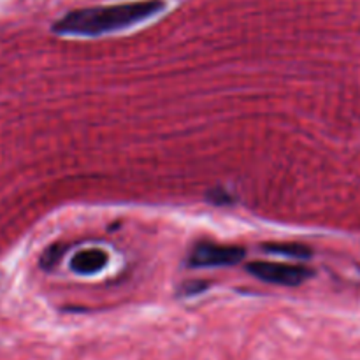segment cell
Instances as JSON below:
<instances>
[{
  "label": "cell",
  "instance_id": "obj_3",
  "mask_svg": "<svg viewBox=\"0 0 360 360\" xmlns=\"http://www.w3.org/2000/svg\"><path fill=\"white\" fill-rule=\"evenodd\" d=\"M246 252L241 246L220 245L213 241L197 243L188 255V266L192 267H229L245 259Z\"/></svg>",
  "mask_w": 360,
  "mask_h": 360
},
{
  "label": "cell",
  "instance_id": "obj_5",
  "mask_svg": "<svg viewBox=\"0 0 360 360\" xmlns=\"http://www.w3.org/2000/svg\"><path fill=\"white\" fill-rule=\"evenodd\" d=\"M267 253H276V255H285L292 257V259L297 260H306L313 255L311 248L304 245H299V243H267L262 246Z\"/></svg>",
  "mask_w": 360,
  "mask_h": 360
},
{
  "label": "cell",
  "instance_id": "obj_1",
  "mask_svg": "<svg viewBox=\"0 0 360 360\" xmlns=\"http://www.w3.org/2000/svg\"><path fill=\"white\" fill-rule=\"evenodd\" d=\"M164 0H136V2L115 4V6L76 9L60 18L53 25V32L58 35L95 37L146 21L148 18L164 11Z\"/></svg>",
  "mask_w": 360,
  "mask_h": 360
},
{
  "label": "cell",
  "instance_id": "obj_4",
  "mask_svg": "<svg viewBox=\"0 0 360 360\" xmlns=\"http://www.w3.org/2000/svg\"><path fill=\"white\" fill-rule=\"evenodd\" d=\"M108 253L104 250L98 248H88L81 250L76 255L70 259V269L76 274L81 276H91V274H97L108 266Z\"/></svg>",
  "mask_w": 360,
  "mask_h": 360
},
{
  "label": "cell",
  "instance_id": "obj_2",
  "mask_svg": "<svg viewBox=\"0 0 360 360\" xmlns=\"http://www.w3.org/2000/svg\"><path fill=\"white\" fill-rule=\"evenodd\" d=\"M246 269L257 280L281 285V287H299L313 276V271L309 267L301 266V264H278L255 260V262L248 264Z\"/></svg>",
  "mask_w": 360,
  "mask_h": 360
},
{
  "label": "cell",
  "instance_id": "obj_6",
  "mask_svg": "<svg viewBox=\"0 0 360 360\" xmlns=\"http://www.w3.org/2000/svg\"><path fill=\"white\" fill-rule=\"evenodd\" d=\"M60 255H62V250L58 248V246H51V248H48V252L42 255L41 259V266L42 267H51L55 266L56 262H58Z\"/></svg>",
  "mask_w": 360,
  "mask_h": 360
}]
</instances>
